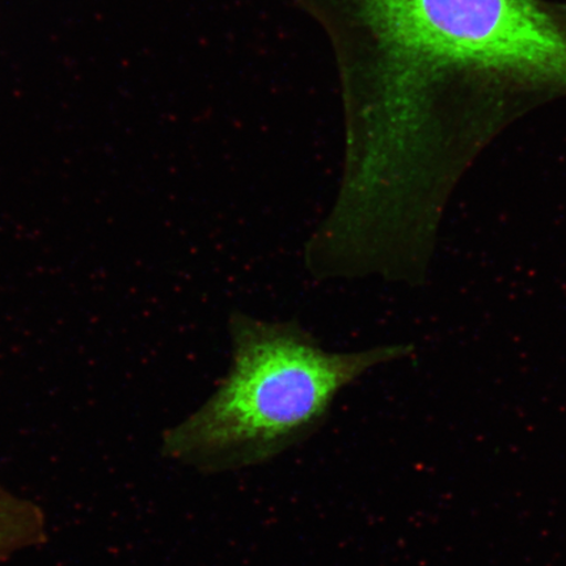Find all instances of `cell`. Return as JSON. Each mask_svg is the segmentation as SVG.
Returning <instances> with one entry per match:
<instances>
[{
  "label": "cell",
  "mask_w": 566,
  "mask_h": 566,
  "mask_svg": "<svg viewBox=\"0 0 566 566\" xmlns=\"http://www.w3.org/2000/svg\"><path fill=\"white\" fill-rule=\"evenodd\" d=\"M231 364L221 384L168 431L169 457L202 471L266 462L313 434L339 394L401 346L325 350L300 322H269L232 311Z\"/></svg>",
  "instance_id": "2"
},
{
  "label": "cell",
  "mask_w": 566,
  "mask_h": 566,
  "mask_svg": "<svg viewBox=\"0 0 566 566\" xmlns=\"http://www.w3.org/2000/svg\"><path fill=\"white\" fill-rule=\"evenodd\" d=\"M327 32L345 113L367 126L433 115L455 71L566 90V27L536 0H301Z\"/></svg>",
  "instance_id": "1"
}]
</instances>
